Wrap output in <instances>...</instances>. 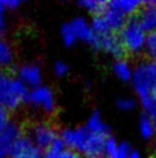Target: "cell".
<instances>
[{
	"instance_id": "31",
	"label": "cell",
	"mask_w": 156,
	"mask_h": 158,
	"mask_svg": "<svg viewBox=\"0 0 156 158\" xmlns=\"http://www.w3.org/2000/svg\"><path fill=\"white\" fill-rule=\"evenodd\" d=\"M9 155V150L6 145L0 141V158H6V156Z\"/></svg>"
},
{
	"instance_id": "30",
	"label": "cell",
	"mask_w": 156,
	"mask_h": 158,
	"mask_svg": "<svg viewBox=\"0 0 156 158\" xmlns=\"http://www.w3.org/2000/svg\"><path fill=\"white\" fill-rule=\"evenodd\" d=\"M20 5H21V1H18V0H7V1H5L6 8H9V9L18 8Z\"/></svg>"
},
{
	"instance_id": "1",
	"label": "cell",
	"mask_w": 156,
	"mask_h": 158,
	"mask_svg": "<svg viewBox=\"0 0 156 158\" xmlns=\"http://www.w3.org/2000/svg\"><path fill=\"white\" fill-rule=\"evenodd\" d=\"M61 137L68 148L80 151L88 158L100 157L104 152L107 136L94 134L87 127L63 129Z\"/></svg>"
},
{
	"instance_id": "17",
	"label": "cell",
	"mask_w": 156,
	"mask_h": 158,
	"mask_svg": "<svg viewBox=\"0 0 156 158\" xmlns=\"http://www.w3.org/2000/svg\"><path fill=\"white\" fill-rule=\"evenodd\" d=\"M79 4L83 7L93 13L94 15H102L106 13V10L108 9L109 2L107 1H101V0H86V1H80Z\"/></svg>"
},
{
	"instance_id": "3",
	"label": "cell",
	"mask_w": 156,
	"mask_h": 158,
	"mask_svg": "<svg viewBox=\"0 0 156 158\" xmlns=\"http://www.w3.org/2000/svg\"><path fill=\"white\" fill-rule=\"evenodd\" d=\"M133 84L141 98L150 95L156 89V61L147 59L139 64L133 75Z\"/></svg>"
},
{
	"instance_id": "36",
	"label": "cell",
	"mask_w": 156,
	"mask_h": 158,
	"mask_svg": "<svg viewBox=\"0 0 156 158\" xmlns=\"http://www.w3.org/2000/svg\"><path fill=\"white\" fill-rule=\"evenodd\" d=\"M0 65H1V64H0Z\"/></svg>"
},
{
	"instance_id": "21",
	"label": "cell",
	"mask_w": 156,
	"mask_h": 158,
	"mask_svg": "<svg viewBox=\"0 0 156 158\" xmlns=\"http://www.w3.org/2000/svg\"><path fill=\"white\" fill-rule=\"evenodd\" d=\"M114 69L118 77H121L122 80L127 81L131 79V69L125 60H117L114 65Z\"/></svg>"
},
{
	"instance_id": "8",
	"label": "cell",
	"mask_w": 156,
	"mask_h": 158,
	"mask_svg": "<svg viewBox=\"0 0 156 158\" xmlns=\"http://www.w3.org/2000/svg\"><path fill=\"white\" fill-rule=\"evenodd\" d=\"M99 40L100 48H103L104 51L111 53L114 57L118 58V60H125V58L130 56L127 48L122 40L119 32L111 31L102 37H99Z\"/></svg>"
},
{
	"instance_id": "26",
	"label": "cell",
	"mask_w": 156,
	"mask_h": 158,
	"mask_svg": "<svg viewBox=\"0 0 156 158\" xmlns=\"http://www.w3.org/2000/svg\"><path fill=\"white\" fill-rule=\"evenodd\" d=\"M67 152H68V150L60 151V150H54L48 148L45 151L43 158H65L67 157Z\"/></svg>"
},
{
	"instance_id": "35",
	"label": "cell",
	"mask_w": 156,
	"mask_h": 158,
	"mask_svg": "<svg viewBox=\"0 0 156 158\" xmlns=\"http://www.w3.org/2000/svg\"><path fill=\"white\" fill-rule=\"evenodd\" d=\"M155 128H156V117H155Z\"/></svg>"
},
{
	"instance_id": "28",
	"label": "cell",
	"mask_w": 156,
	"mask_h": 158,
	"mask_svg": "<svg viewBox=\"0 0 156 158\" xmlns=\"http://www.w3.org/2000/svg\"><path fill=\"white\" fill-rule=\"evenodd\" d=\"M54 72H55L57 75H59V76L65 75L67 72H68V65L63 61H57L55 65H54Z\"/></svg>"
},
{
	"instance_id": "13",
	"label": "cell",
	"mask_w": 156,
	"mask_h": 158,
	"mask_svg": "<svg viewBox=\"0 0 156 158\" xmlns=\"http://www.w3.org/2000/svg\"><path fill=\"white\" fill-rule=\"evenodd\" d=\"M103 16L106 18L111 30L115 32H121L122 29L124 28V26L127 22V19H125V14L113 7V6H110V4L108 6V9L103 14Z\"/></svg>"
},
{
	"instance_id": "24",
	"label": "cell",
	"mask_w": 156,
	"mask_h": 158,
	"mask_svg": "<svg viewBox=\"0 0 156 158\" xmlns=\"http://www.w3.org/2000/svg\"><path fill=\"white\" fill-rule=\"evenodd\" d=\"M146 46H147L148 53H149L153 58H156V31L149 34V36L147 37Z\"/></svg>"
},
{
	"instance_id": "34",
	"label": "cell",
	"mask_w": 156,
	"mask_h": 158,
	"mask_svg": "<svg viewBox=\"0 0 156 158\" xmlns=\"http://www.w3.org/2000/svg\"><path fill=\"white\" fill-rule=\"evenodd\" d=\"M96 158H106V157H103V156H100V157H96Z\"/></svg>"
},
{
	"instance_id": "23",
	"label": "cell",
	"mask_w": 156,
	"mask_h": 158,
	"mask_svg": "<svg viewBox=\"0 0 156 158\" xmlns=\"http://www.w3.org/2000/svg\"><path fill=\"white\" fill-rule=\"evenodd\" d=\"M9 123H10V120H9L8 109L0 104V133L7 127Z\"/></svg>"
},
{
	"instance_id": "19",
	"label": "cell",
	"mask_w": 156,
	"mask_h": 158,
	"mask_svg": "<svg viewBox=\"0 0 156 158\" xmlns=\"http://www.w3.org/2000/svg\"><path fill=\"white\" fill-rule=\"evenodd\" d=\"M61 36H62V40L67 46L72 45L77 40V35L75 32V29L71 22L63 23L61 27Z\"/></svg>"
},
{
	"instance_id": "29",
	"label": "cell",
	"mask_w": 156,
	"mask_h": 158,
	"mask_svg": "<svg viewBox=\"0 0 156 158\" xmlns=\"http://www.w3.org/2000/svg\"><path fill=\"white\" fill-rule=\"evenodd\" d=\"M117 105H118L119 109L126 111V110H130V109H132L135 106V102L132 101V99H118Z\"/></svg>"
},
{
	"instance_id": "2",
	"label": "cell",
	"mask_w": 156,
	"mask_h": 158,
	"mask_svg": "<svg viewBox=\"0 0 156 158\" xmlns=\"http://www.w3.org/2000/svg\"><path fill=\"white\" fill-rule=\"evenodd\" d=\"M28 88L18 77L0 72V104L8 110H14L25 102Z\"/></svg>"
},
{
	"instance_id": "32",
	"label": "cell",
	"mask_w": 156,
	"mask_h": 158,
	"mask_svg": "<svg viewBox=\"0 0 156 158\" xmlns=\"http://www.w3.org/2000/svg\"><path fill=\"white\" fill-rule=\"evenodd\" d=\"M65 158H82V157L79 156V154H77L76 151H74V150H68L67 157Z\"/></svg>"
},
{
	"instance_id": "25",
	"label": "cell",
	"mask_w": 156,
	"mask_h": 158,
	"mask_svg": "<svg viewBox=\"0 0 156 158\" xmlns=\"http://www.w3.org/2000/svg\"><path fill=\"white\" fill-rule=\"evenodd\" d=\"M131 152V148L130 144H127L125 142H123L118 145V149H117L116 155L114 156V158H130Z\"/></svg>"
},
{
	"instance_id": "18",
	"label": "cell",
	"mask_w": 156,
	"mask_h": 158,
	"mask_svg": "<svg viewBox=\"0 0 156 158\" xmlns=\"http://www.w3.org/2000/svg\"><path fill=\"white\" fill-rule=\"evenodd\" d=\"M155 125L153 123L150 115L147 113L141 114V118H140V131H141V134H142L143 137H146V139L152 137L154 135V133H155Z\"/></svg>"
},
{
	"instance_id": "22",
	"label": "cell",
	"mask_w": 156,
	"mask_h": 158,
	"mask_svg": "<svg viewBox=\"0 0 156 158\" xmlns=\"http://www.w3.org/2000/svg\"><path fill=\"white\" fill-rule=\"evenodd\" d=\"M117 149H118V144L116 143V141L113 136H108L106 140V145H104V152L107 154L108 158H114V156L116 155Z\"/></svg>"
},
{
	"instance_id": "12",
	"label": "cell",
	"mask_w": 156,
	"mask_h": 158,
	"mask_svg": "<svg viewBox=\"0 0 156 158\" xmlns=\"http://www.w3.org/2000/svg\"><path fill=\"white\" fill-rule=\"evenodd\" d=\"M22 136H23V129L21 125L15 121H10L7 125V127L0 133V141L8 148V150H10L12 145Z\"/></svg>"
},
{
	"instance_id": "6",
	"label": "cell",
	"mask_w": 156,
	"mask_h": 158,
	"mask_svg": "<svg viewBox=\"0 0 156 158\" xmlns=\"http://www.w3.org/2000/svg\"><path fill=\"white\" fill-rule=\"evenodd\" d=\"M25 102L33 107L43 109L47 113H53L55 111V101L53 92L48 87L45 85H39L31 89L28 94Z\"/></svg>"
},
{
	"instance_id": "14",
	"label": "cell",
	"mask_w": 156,
	"mask_h": 158,
	"mask_svg": "<svg viewBox=\"0 0 156 158\" xmlns=\"http://www.w3.org/2000/svg\"><path fill=\"white\" fill-rule=\"evenodd\" d=\"M92 133L98 134V135L108 136L109 135V127L104 123V121L101 119V115L98 111H94L90 119L86 126Z\"/></svg>"
},
{
	"instance_id": "4",
	"label": "cell",
	"mask_w": 156,
	"mask_h": 158,
	"mask_svg": "<svg viewBox=\"0 0 156 158\" xmlns=\"http://www.w3.org/2000/svg\"><path fill=\"white\" fill-rule=\"evenodd\" d=\"M145 32L146 31L141 28L135 15H132L127 19V22L119 32V35L130 56L133 53L140 52L145 44L147 43Z\"/></svg>"
},
{
	"instance_id": "33",
	"label": "cell",
	"mask_w": 156,
	"mask_h": 158,
	"mask_svg": "<svg viewBox=\"0 0 156 158\" xmlns=\"http://www.w3.org/2000/svg\"><path fill=\"white\" fill-rule=\"evenodd\" d=\"M130 158H141V157H140L139 152H137V151H132V154L130 155Z\"/></svg>"
},
{
	"instance_id": "20",
	"label": "cell",
	"mask_w": 156,
	"mask_h": 158,
	"mask_svg": "<svg viewBox=\"0 0 156 158\" xmlns=\"http://www.w3.org/2000/svg\"><path fill=\"white\" fill-rule=\"evenodd\" d=\"M13 61V51L6 40L0 38V64L9 65Z\"/></svg>"
},
{
	"instance_id": "16",
	"label": "cell",
	"mask_w": 156,
	"mask_h": 158,
	"mask_svg": "<svg viewBox=\"0 0 156 158\" xmlns=\"http://www.w3.org/2000/svg\"><path fill=\"white\" fill-rule=\"evenodd\" d=\"M91 27L98 37H102V36L113 31L103 15H94V18L92 20Z\"/></svg>"
},
{
	"instance_id": "11",
	"label": "cell",
	"mask_w": 156,
	"mask_h": 158,
	"mask_svg": "<svg viewBox=\"0 0 156 158\" xmlns=\"http://www.w3.org/2000/svg\"><path fill=\"white\" fill-rule=\"evenodd\" d=\"M18 79L25 85L32 88L39 87L41 82V70L40 67L36 64H25L18 68Z\"/></svg>"
},
{
	"instance_id": "15",
	"label": "cell",
	"mask_w": 156,
	"mask_h": 158,
	"mask_svg": "<svg viewBox=\"0 0 156 158\" xmlns=\"http://www.w3.org/2000/svg\"><path fill=\"white\" fill-rule=\"evenodd\" d=\"M109 4H110V6H113V7L117 8L118 10L123 12L125 15L127 14V15L132 16L142 7V5L145 2H141V1H126V0H124V1H117L116 0V1H111Z\"/></svg>"
},
{
	"instance_id": "7",
	"label": "cell",
	"mask_w": 156,
	"mask_h": 158,
	"mask_svg": "<svg viewBox=\"0 0 156 158\" xmlns=\"http://www.w3.org/2000/svg\"><path fill=\"white\" fill-rule=\"evenodd\" d=\"M10 158H43L41 149L31 141L28 135L20 137L9 150Z\"/></svg>"
},
{
	"instance_id": "9",
	"label": "cell",
	"mask_w": 156,
	"mask_h": 158,
	"mask_svg": "<svg viewBox=\"0 0 156 158\" xmlns=\"http://www.w3.org/2000/svg\"><path fill=\"white\" fill-rule=\"evenodd\" d=\"M138 19L140 26L145 31L154 32L156 31V2L148 1L142 5V7L135 14Z\"/></svg>"
},
{
	"instance_id": "27",
	"label": "cell",
	"mask_w": 156,
	"mask_h": 158,
	"mask_svg": "<svg viewBox=\"0 0 156 158\" xmlns=\"http://www.w3.org/2000/svg\"><path fill=\"white\" fill-rule=\"evenodd\" d=\"M5 1H0V36H2L6 31V21H5Z\"/></svg>"
},
{
	"instance_id": "5",
	"label": "cell",
	"mask_w": 156,
	"mask_h": 158,
	"mask_svg": "<svg viewBox=\"0 0 156 158\" xmlns=\"http://www.w3.org/2000/svg\"><path fill=\"white\" fill-rule=\"evenodd\" d=\"M29 137L40 149H48L52 142L57 137V128L48 121H38L32 123L29 129Z\"/></svg>"
},
{
	"instance_id": "10",
	"label": "cell",
	"mask_w": 156,
	"mask_h": 158,
	"mask_svg": "<svg viewBox=\"0 0 156 158\" xmlns=\"http://www.w3.org/2000/svg\"><path fill=\"white\" fill-rule=\"evenodd\" d=\"M71 24L74 27L75 32L77 35V38H80L84 42L91 44L94 48H100V40L93 31L92 27L86 22L84 18H76L71 21Z\"/></svg>"
}]
</instances>
